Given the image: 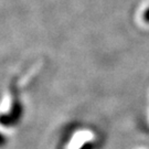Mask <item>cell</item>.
I'll return each mask as SVG.
<instances>
[{
	"label": "cell",
	"mask_w": 149,
	"mask_h": 149,
	"mask_svg": "<svg viewBox=\"0 0 149 149\" xmlns=\"http://www.w3.org/2000/svg\"><path fill=\"white\" fill-rule=\"evenodd\" d=\"M3 145H6V137L2 136L1 133H0V147H2Z\"/></svg>",
	"instance_id": "cell-1"
}]
</instances>
